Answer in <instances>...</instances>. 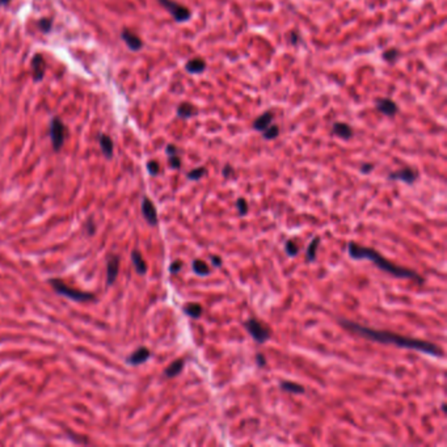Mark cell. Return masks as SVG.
<instances>
[{
	"mask_svg": "<svg viewBox=\"0 0 447 447\" xmlns=\"http://www.w3.org/2000/svg\"><path fill=\"white\" fill-rule=\"evenodd\" d=\"M338 321L348 331L353 332V333L361 336V337L367 338V340H371V341L386 344V345H394L398 346V348H404V349L418 350V352H422V353L433 356V357H442L444 356L442 354V349H441L440 346L434 345V344L429 341L406 337V336H400L398 333H392V332L388 331H378V329L363 327L361 324L354 323V321H350V320L346 319H340Z\"/></svg>",
	"mask_w": 447,
	"mask_h": 447,
	"instance_id": "6da1fadb",
	"label": "cell"
},
{
	"mask_svg": "<svg viewBox=\"0 0 447 447\" xmlns=\"http://www.w3.org/2000/svg\"><path fill=\"white\" fill-rule=\"evenodd\" d=\"M348 253L352 259L354 260H370L372 263L375 264L376 267L379 268L380 270L386 271V273H390L391 275H395L398 278H409L414 279L417 282L418 285H424L425 279L421 277L418 273H416L412 269H408V268L399 267L396 264L388 261L386 257L380 255L379 252H376L375 249L367 248V247H362V245H358L357 243L354 241H350L348 244Z\"/></svg>",
	"mask_w": 447,
	"mask_h": 447,
	"instance_id": "7a4b0ae2",
	"label": "cell"
},
{
	"mask_svg": "<svg viewBox=\"0 0 447 447\" xmlns=\"http://www.w3.org/2000/svg\"><path fill=\"white\" fill-rule=\"evenodd\" d=\"M49 283L51 285V287L54 289L56 294L59 295H63V297L68 298V299H72L75 302H88V301H94V297L89 293H83V291H79V290H75L67 286L64 282L60 281L59 278H50Z\"/></svg>",
	"mask_w": 447,
	"mask_h": 447,
	"instance_id": "3957f363",
	"label": "cell"
},
{
	"mask_svg": "<svg viewBox=\"0 0 447 447\" xmlns=\"http://www.w3.org/2000/svg\"><path fill=\"white\" fill-rule=\"evenodd\" d=\"M158 1L172 15V17L177 23H186L192 17V12L185 5H181L173 0H158Z\"/></svg>",
	"mask_w": 447,
	"mask_h": 447,
	"instance_id": "277c9868",
	"label": "cell"
},
{
	"mask_svg": "<svg viewBox=\"0 0 447 447\" xmlns=\"http://www.w3.org/2000/svg\"><path fill=\"white\" fill-rule=\"evenodd\" d=\"M245 328H247L248 333L257 344H264V342H267L270 338V331L267 327H264L259 320H247L245 321Z\"/></svg>",
	"mask_w": 447,
	"mask_h": 447,
	"instance_id": "5b68a950",
	"label": "cell"
},
{
	"mask_svg": "<svg viewBox=\"0 0 447 447\" xmlns=\"http://www.w3.org/2000/svg\"><path fill=\"white\" fill-rule=\"evenodd\" d=\"M50 139L54 151H59L66 139V126L59 118H53L50 122Z\"/></svg>",
	"mask_w": 447,
	"mask_h": 447,
	"instance_id": "8992f818",
	"label": "cell"
},
{
	"mask_svg": "<svg viewBox=\"0 0 447 447\" xmlns=\"http://www.w3.org/2000/svg\"><path fill=\"white\" fill-rule=\"evenodd\" d=\"M418 179V172L414 169L405 167V168L399 169L396 172H391L388 175V180L392 181H402L408 185H412Z\"/></svg>",
	"mask_w": 447,
	"mask_h": 447,
	"instance_id": "52a82bcc",
	"label": "cell"
},
{
	"mask_svg": "<svg viewBox=\"0 0 447 447\" xmlns=\"http://www.w3.org/2000/svg\"><path fill=\"white\" fill-rule=\"evenodd\" d=\"M142 214L146 219V222L150 225L155 227L158 225L159 218H158V211H156V207L154 206V203L150 198L144 197L142 201Z\"/></svg>",
	"mask_w": 447,
	"mask_h": 447,
	"instance_id": "ba28073f",
	"label": "cell"
},
{
	"mask_svg": "<svg viewBox=\"0 0 447 447\" xmlns=\"http://www.w3.org/2000/svg\"><path fill=\"white\" fill-rule=\"evenodd\" d=\"M118 270H120V257L110 255L106 263V285L112 286L116 282Z\"/></svg>",
	"mask_w": 447,
	"mask_h": 447,
	"instance_id": "9c48e42d",
	"label": "cell"
},
{
	"mask_svg": "<svg viewBox=\"0 0 447 447\" xmlns=\"http://www.w3.org/2000/svg\"><path fill=\"white\" fill-rule=\"evenodd\" d=\"M375 108L378 112L387 117H394L399 112L398 104L392 101L391 98H376L375 100Z\"/></svg>",
	"mask_w": 447,
	"mask_h": 447,
	"instance_id": "30bf717a",
	"label": "cell"
},
{
	"mask_svg": "<svg viewBox=\"0 0 447 447\" xmlns=\"http://www.w3.org/2000/svg\"><path fill=\"white\" fill-rule=\"evenodd\" d=\"M151 357V352L147 348L144 346H140L138 349L132 353V356H129L126 358V361L128 363L133 364V366H136V364H140V363H144L146 361H148V358Z\"/></svg>",
	"mask_w": 447,
	"mask_h": 447,
	"instance_id": "8fae6325",
	"label": "cell"
},
{
	"mask_svg": "<svg viewBox=\"0 0 447 447\" xmlns=\"http://www.w3.org/2000/svg\"><path fill=\"white\" fill-rule=\"evenodd\" d=\"M32 70H33V79L36 82L44 79L45 75V60L41 54H36L32 59Z\"/></svg>",
	"mask_w": 447,
	"mask_h": 447,
	"instance_id": "7c38bea8",
	"label": "cell"
},
{
	"mask_svg": "<svg viewBox=\"0 0 447 447\" xmlns=\"http://www.w3.org/2000/svg\"><path fill=\"white\" fill-rule=\"evenodd\" d=\"M122 40L125 41V44L128 45V47L133 51H138V50L142 49L143 42L138 36H135L134 33H132L130 30L124 29L122 30Z\"/></svg>",
	"mask_w": 447,
	"mask_h": 447,
	"instance_id": "4fadbf2b",
	"label": "cell"
},
{
	"mask_svg": "<svg viewBox=\"0 0 447 447\" xmlns=\"http://www.w3.org/2000/svg\"><path fill=\"white\" fill-rule=\"evenodd\" d=\"M273 124V113L265 112L253 121V129L256 132H264Z\"/></svg>",
	"mask_w": 447,
	"mask_h": 447,
	"instance_id": "5bb4252c",
	"label": "cell"
},
{
	"mask_svg": "<svg viewBox=\"0 0 447 447\" xmlns=\"http://www.w3.org/2000/svg\"><path fill=\"white\" fill-rule=\"evenodd\" d=\"M332 133L337 135L338 138L341 139H350L353 136V129L350 128L349 125L345 124V122H336L332 126Z\"/></svg>",
	"mask_w": 447,
	"mask_h": 447,
	"instance_id": "9a60e30c",
	"label": "cell"
},
{
	"mask_svg": "<svg viewBox=\"0 0 447 447\" xmlns=\"http://www.w3.org/2000/svg\"><path fill=\"white\" fill-rule=\"evenodd\" d=\"M185 70H186L189 74L199 75V74H202V72L206 70V62H205L202 58H193V59L186 62V64H185Z\"/></svg>",
	"mask_w": 447,
	"mask_h": 447,
	"instance_id": "2e32d148",
	"label": "cell"
},
{
	"mask_svg": "<svg viewBox=\"0 0 447 447\" xmlns=\"http://www.w3.org/2000/svg\"><path fill=\"white\" fill-rule=\"evenodd\" d=\"M132 261L134 264V268H135V270L138 274L143 275L147 273V264L146 261L143 260L142 255H140L139 251H133L132 252Z\"/></svg>",
	"mask_w": 447,
	"mask_h": 447,
	"instance_id": "e0dca14e",
	"label": "cell"
},
{
	"mask_svg": "<svg viewBox=\"0 0 447 447\" xmlns=\"http://www.w3.org/2000/svg\"><path fill=\"white\" fill-rule=\"evenodd\" d=\"M197 114H198V110L196 109V106H193L189 102H182L177 108V116L180 118H192Z\"/></svg>",
	"mask_w": 447,
	"mask_h": 447,
	"instance_id": "ac0fdd59",
	"label": "cell"
},
{
	"mask_svg": "<svg viewBox=\"0 0 447 447\" xmlns=\"http://www.w3.org/2000/svg\"><path fill=\"white\" fill-rule=\"evenodd\" d=\"M184 359H176V361H173L172 363L169 364L168 367L164 370V375L167 378H175L182 371V368H184Z\"/></svg>",
	"mask_w": 447,
	"mask_h": 447,
	"instance_id": "d6986e66",
	"label": "cell"
},
{
	"mask_svg": "<svg viewBox=\"0 0 447 447\" xmlns=\"http://www.w3.org/2000/svg\"><path fill=\"white\" fill-rule=\"evenodd\" d=\"M100 147H101L102 154L105 155L106 158L110 159L113 156V150H114V146H113V142L109 136L102 134L100 135Z\"/></svg>",
	"mask_w": 447,
	"mask_h": 447,
	"instance_id": "ffe728a7",
	"label": "cell"
},
{
	"mask_svg": "<svg viewBox=\"0 0 447 447\" xmlns=\"http://www.w3.org/2000/svg\"><path fill=\"white\" fill-rule=\"evenodd\" d=\"M320 244V237H313L311 240V243L308 244L307 251H306V259H307L308 263H313L316 260V253H317V248H319Z\"/></svg>",
	"mask_w": 447,
	"mask_h": 447,
	"instance_id": "44dd1931",
	"label": "cell"
},
{
	"mask_svg": "<svg viewBox=\"0 0 447 447\" xmlns=\"http://www.w3.org/2000/svg\"><path fill=\"white\" fill-rule=\"evenodd\" d=\"M192 269L199 277H206V275L210 274L209 265L205 261H202V260H194L192 263Z\"/></svg>",
	"mask_w": 447,
	"mask_h": 447,
	"instance_id": "7402d4cb",
	"label": "cell"
},
{
	"mask_svg": "<svg viewBox=\"0 0 447 447\" xmlns=\"http://www.w3.org/2000/svg\"><path fill=\"white\" fill-rule=\"evenodd\" d=\"M279 387H281V390H283V391L295 395L305 394L306 391L303 386H301V384L298 383H294V382H282V383L279 384Z\"/></svg>",
	"mask_w": 447,
	"mask_h": 447,
	"instance_id": "603a6c76",
	"label": "cell"
},
{
	"mask_svg": "<svg viewBox=\"0 0 447 447\" xmlns=\"http://www.w3.org/2000/svg\"><path fill=\"white\" fill-rule=\"evenodd\" d=\"M202 307L198 303H188L184 307V313H186L189 317H193V319H198L199 316L202 315Z\"/></svg>",
	"mask_w": 447,
	"mask_h": 447,
	"instance_id": "cb8c5ba5",
	"label": "cell"
},
{
	"mask_svg": "<svg viewBox=\"0 0 447 447\" xmlns=\"http://www.w3.org/2000/svg\"><path fill=\"white\" fill-rule=\"evenodd\" d=\"M207 173V169L205 167H198V168H194L192 169L190 172H188L186 177H188V180L190 181H198L201 180L202 177L206 176Z\"/></svg>",
	"mask_w": 447,
	"mask_h": 447,
	"instance_id": "d4e9b609",
	"label": "cell"
},
{
	"mask_svg": "<svg viewBox=\"0 0 447 447\" xmlns=\"http://www.w3.org/2000/svg\"><path fill=\"white\" fill-rule=\"evenodd\" d=\"M263 135H264V139H267V140L275 139V138L279 135L278 126H277V125L271 124L270 126L267 129V130H264Z\"/></svg>",
	"mask_w": 447,
	"mask_h": 447,
	"instance_id": "484cf974",
	"label": "cell"
},
{
	"mask_svg": "<svg viewBox=\"0 0 447 447\" xmlns=\"http://www.w3.org/2000/svg\"><path fill=\"white\" fill-rule=\"evenodd\" d=\"M299 249H301L299 248V245H298L294 240L286 241L285 252H286V255L289 256V257H295V256H298V253H299Z\"/></svg>",
	"mask_w": 447,
	"mask_h": 447,
	"instance_id": "4316f807",
	"label": "cell"
},
{
	"mask_svg": "<svg viewBox=\"0 0 447 447\" xmlns=\"http://www.w3.org/2000/svg\"><path fill=\"white\" fill-rule=\"evenodd\" d=\"M236 207L240 217H244V215L248 214V203H247V201L244 198H237Z\"/></svg>",
	"mask_w": 447,
	"mask_h": 447,
	"instance_id": "83f0119b",
	"label": "cell"
},
{
	"mask_svg": "<svg viewBox=\"0 0 447 447\" xmlns=\"http://www.w3.org/2000/svg\"><path fill=\"white\" fill-rule=\"evenodd\" d=\"M383 59L384 60H387L388 63H392V62H395V60L398 59V56H399V51H398V49H388V50H386V51H383Z\"/></svg>",
	"mask_w": 447,
	"mask_h": 447,
	"instance_id": "f1b7e54d",
	"label": "cell"
},
{
	"mask_svg": "<svg viewBox=\"0 0 447 447\" xmlns=\"http://www.w3.org/2000/svg\"><path fill=\"white\" fill-rule=\"evenodd\" d=\"M147 171H148V173L152 175V176H156V175L159 173V171H160V166H159V163L155 162V160H151V162H148L147 163Z\"/></svg>",
	"mask_w": 447,
	"mask_h": 447,
	"instance_id": "f546056e",
	"label": "cell"
},
{
	"mask_svg": "<svg viewBox=\"0 0 447 447\" xmlns=\"http://www.w3.org/2000/svg\"><path fill=\"white\" fill-rule=\"evenodd\" d=\"M51 25H53V23H51V20H49V19H42V20H40V23H38V27H40V29H41L42 32H45V33L50 32V29H51Z\"/></svg>",
	"mask_w": 447,
	"mask_h": 447,
	"instance_id": "4dcf8cb0",
	"label": "cell"
},
{
	"mask_svg": "<svg viewBox=\"0 0 447 447\" xmlns=\"http://www.w3.org/2000/svg\"><path fill=\"white\" fill-rule=\"evenodd\" d=\"M169 166H171V168H173V169L181 168V159L179 158V155L169 156Z\"/></svg>",
	"mask_w": 447,
	"mask_h": 447,
	"instance_id": "1f68e13d",
	"label": "cell"
},
{
	"mask_svg": "<svg viewBox=\"0 0 447 447\" xmlns=\"http://www.w3.org/2000/svg\"><path fill=\"white\" fill-rule=\"evenodd\" d=\"M181 268H182V263H181L180 260H176V261H173L171 264V267H169V271L172 273V274H176L179 271L181 270Z\"/></svg>",
	"mask_w": 447,
	"mask_h": 447,
	"instance_id": "d6a6232c",
	"label": "cell"
},
{
	"mask_svg": "<svg viewBox=\"0 0 447 447\" xmlns=\"http://www.w3.org/2000/svg\"><path fill=\"white\" fill-rule=\"evenodd\" d=\"M86 229L87 232H88V235H93V233L96 232V224H94L93 219L92 218H89L86 222Z\"/></svg>",
	"mask_w": 447,
	"mask_h": 447,
	"instance_id": "836d02e7",
	"label": "cell"
},
{
	"mask_svg": "<svg viewBox=\"0 0 447 447\" xmlns=\"http://www.w3.org/2000/svg\"><path fill=\"white\" fill-rule=\"evenodd\" d=\"M256 362H257V366L259 367H265L267 366V357L264 354L259 353L256 356Z\"/></svg>",
	"mask_w": 447,
	"mask_h": 447,
	"instance_id": "e575fe53",
	"label": "cell"
},
{
	"mask_svg": "<svg viewBox=\"0 0 447 447\" xmlns=\"http://www.w3.org/2000/svg\"><path fill=\"white\" fill-rule=\"evenodd\" d=\"M210 260H211V264H213V267L218 268V269H219V268H222L223 261H222V259L219 257V256H211Z\"/></svg>",
	"mask_w": 447,
	"mask_h": 447,
	"instance_id": "d590c367",
	"label": "cell"
},
{
	"mask_svg": "<svg viewBox=\"0 0 447 447\" xmlns=\"http://www.w3.org/2000/svg\"><path fill=\"white\" fill-rule=\"evenodd\" d=\"M166 152L168 156H173V155H179V150L175 144H168L166 148Z\"/></svg>",
	"mask_w": 447,
	"mask_h": 447,
	"instance_id": "8d00e7d4",
	"label": "cell"
},
{
	"mask_svg": "<svg viewBox=\"0 0 447 447\" xmlns=\"http://www.w3.org/2000/svg\"><path fill=\"white\" fill-rule=\"evenodd\" d=\"M222 173H223V177H225V179H229V177L233 175V168L229 166V164H227V166H224V168H223Z\"/></svg>",
	"mask_w": 447,
	"mask_h": 447,
	"instance_id": "74e56055",
	"label": "cell"
},
{
	"mask_svg": "<svg viewBox=\"0 0 447 447\" xmlns=\"http://www.w3.org/2000/svg\"><path fill=\"white\" fill-rule=\"evenodd\" d=\"M372 169H374V164H371V163H364L363 166L361 167V172L364 173V175H368Z\"/></svg>",
	"mask_w": 447,
	"mask_h": 447,
	"instance_id": "f35d334b",
	"label": "cell"
},
{
	"mask_svg": "<svg viewBox=\"0 0 447 447\" xmlns=\"http://www.w3.org/2000/svg\"><path fill=\"white\" fill-rule=\"evenodd\" d=\"M298 41H299V36H298V34L295 33V32H294V33H291V37H290V42H291L293 45H297Z\"/></svg>",
	"mask_w": 447,
	"mask_h": 447,
	"instance_id": "ab89813d",
	"label": "cell"
},
{
	"mask_svg": "<svg viewBox=\"0 0 447 447\" xmlns=\"http://www.w3.org/2000/svg\"><path fill=\"white\" fill-rule=\"evenodd\" d=\"M8 3H9V0H0V5H5Z\"/></svg>",
	"mask_w": 447,
	"mask_h": 447,
	"instance_id": "60d3db41",
	"label": "cell"
},
{
	"mask_svg": "<svg viewBox=\"0 0 447 447\" xmlns=\"http://www.w3.org/2000/svg\"><path fill=\"white\" fill-rule=\"evenodd\" d=\"M442 410H444V413H445V412H446V404H445V402H444V404H442Z\"/></svg>",
	"mask_w": 447,
	"mask_h": 447,
	"instance_id": "b9f144b4",
	"label": "cell"
}]
</instances>
